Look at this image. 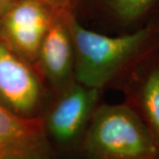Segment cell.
<instances>
[{"instance_id":"3","label":"cell","mask_w":159,"mask_h":159,"mask_svg":"<svg viewBox=\"0 0 159 159\" xmlns=\"http://www.w3.org/2000/svg\"><path fill=\"white\" fill-rule=\"evenodd\" d=\"M102 89L73 80L59 91L56 101L42 113V123L50 143L67 149H78Z\"/></svg>"},{"instance_id":"1","label":"cell","mask_w":159,"mask_h":159,"mask_svg":"<svg viewBox=\"0 0 159 159\" xmlns=\"http://www.w3.org/2000/svg\"><path fill=\"white\" fill-rule=\"evenodd\" d=\"M74 49V80L104 89L131 64L151 55L159 45V21L119 36L86 29L73 12L67 16Z\"/></svg>"},{"instance_id":"2","label":"cell","mask_w":159,"mask_h":159,"mask_svg":"<svg viewBox=\"0 0 159 159\" xmlns=\"http://www.w3.org/2000/svg\"><path fill=\"white\" fill-rule=\"evenodd\" d=\"M78 150L83 159H159L148 126L127 102L98 105Z\"/></svg>"},{"instance_id":"4","label":"cell","mask_w":159,"mask_h":159,"mask_svg":"<svg viewBox=\"0 0 159 159\" xmlns=\"http://www.w3.org/2000/svg\"><path fill=\"white\" fill-rule=\"evenodd\" d=\"M46 102L42 77L0 41V105L25 118L41 117Z\"/></svg>"},{"instance_id":"7","label":"cell","mask_w":159,"mask_h":159,"mask_svg":"<svg viewBox=\"0 0 159 159\" xmlns=\"http://www.w3.org/2000/svg\"><path fill=\"white\" fill-rule=\"evenodd\" d=\"M42 118H25L0 105V159L53 158Z\"/></svg>"},{"instance_id":"6","label":"cell","mask_w":159,"mask_h":159,"mask_svg":"<svg viewBox=\"0 0 159 159\" xmlns=\"http://www.w3.org/2000/svg\"><path fill=\"white\" fill-rule=\"evenodd\" d=\"M69 13L53 12L35 63L42 79L57 93L74 80V49L67 22Z\"/></svg>"},{"instance_id":"5","label":"cell","mask_w":159,"mask_h":159,"mask_svg":"<svg viewBox=\"0 0 159 159\" xmlns=\"http://www.w3.org/2000/svg\"><path fill=\"white\" fill-rule=\"evenodd\" d=\"M52 16L40 0H15L0 16V41L35 67Z\"/></svg>"},{"instance_id":"11","label":"cell","mask_w":159,"mask_h":159,"mask_svg":"<svg viewBox=\"0 0 159 159\" xmlns=\"http://www.w3.org/2000/svg\"><path fill=\"white\" fill-rule=\"evenodd\" d=\"M13 1H15V0H0V16L3 15V12L8 8V6L11 5Z\"/></svg>"},{"instance_id":"10","label":"cell","mask_w":159,"mask_h":159,"mask_svg":"<svg viewBox=\"0 0 159 159\" xmlns=\"http://www.w3.org/2000/svg\"><path fill=\"white\" fill-rule=\"evenodd\" d=\"M52 9L53 12L69 13L72 11V0H40Z\"/></svg>"},{"instance_id":"8","label":"cell","mask_w":159,"mask_h":159,"mask_svg":"<svg viewBox=\"0 0 159 159\" xmlns=\"http://www.w3.org/2000/svg\"><path fill=\"white\" fill-rule=\"evenodd\" d=\"M159 50V47H158ZM127 100L146 123L159 157V52L151 53L126 87Z\"/></svg>"},{"instance_id":"9","label":"cell","mask_w":159,"mask_h":159,"mask_svg":"<svg viewBox=\"0 0 159 159\" xmlns=\"http://www.w3.org/2000/svg\"><path fill=\"white\" fill-rule=\"evenodd\" d=\"M105 6L122 23H134L156 7L159 0H103Z\"/></svg>"},{"instance_id":"12","label":"cell","mask_w":159,"mask_h":159,"mask_svg":"<svg viewBox=\"0 0 159 159\" xmlns=\"http://www.w3.org/2000/svg\"><path fill=\"white\" fill-rule=\"evenodd\" d=\"M21 159H53V158H21Z\"/></svg>"}]
</instances>
